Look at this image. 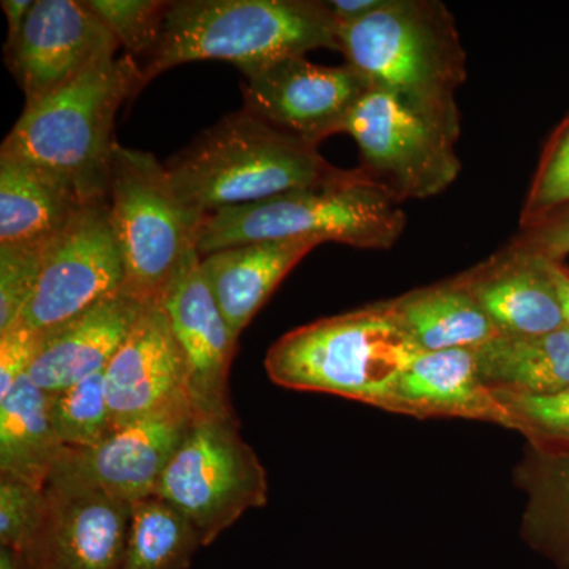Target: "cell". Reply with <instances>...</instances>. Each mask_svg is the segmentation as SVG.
I'll return each mask as SVG.
<instances>
[{
    "mask_svg": "<svg viewBox=\"0 0 569 569\" xmlns=\"http://www.w3.org/2000/svg\"><path fill=\"white\" fill-rule=\"evenodd\" d=\"M142 309L144 305L121 293L40 332V350L29 369V380L41 391L54 395L104 372Z\"/></svg>",
    "mask_w": 569,
    "mask_h": 569,
    "instance_id": "cell-18",
    "label": "cell"
},
{
    "mask_svg": "<svg viewBox=\"0 0 569 569\" xmlns=\"http://www.w3.org/2000/svg\"><path fill=\"white\" fill-rule=\"evenodd\" d=\"M553 280H556L561 306H563L565 318H567V325L569 326V276L567 271L561 268L559 260L553 263Z\"/></svg>",
    "mask_w": 569,
    "mask_h": 569,
    "instance_id": "cell-38",
    "label": "cell"
},
{
    "mask_svg": "<svg viewBox=\"0 0 569 569\" xmlns=\"http://www.w3.org/2000/svg\"><path fill=\"white\" fill-rule=\"evenodd\" d=\"M40 343L41 335L21 323L0 332V399L28 376L33 359L39 355Z\"/></svg>",
    "mask_w": 569,
    "mask_h": 569,
    "instance_id": "cell-33",
    "label": "cell"
},
{
    "mask_svg": "<svg viewBox=\"0 0 569 569\" xmlns=\"http://www.w3.org/2000/svg\"><path fill=\"white\" fill-rule=\"evenodd\" d=\"M246 80V110L317 146L342 133L348 116L370 89L348 63L318 66L306 56L283 59Z\"/></svg>",
    "mask_w": 569,
    "mask_h": 569,
    "instance_id": "cell-13",
    "label": "cell"
},
{
    "mask_svg": "<svg viewBox=\"0 0 569 569\" xmlns=\"http://www.w3.org/2000/svg\"><path fill=\"white\" fill-rule=\"evenodd\" d=\"M66 449L52 429L50 395L22 377L0 399V475L43 488Z\"/></svg>",
    "mask_w": 569,
    "mask_h": 569,
    "instance_id": "cell-25",
    "label": "cell"
},
{
    "mask_svg": "<svg viewBox=\"0 0 569 569\" xmlns=\"http://www.w3.org/2000/svg\"><path fill=\"white\" fill-rule=\"evenodd\" d=\"M126 268L107 200L82 206L44 252L39 283L17 323L44 332L122 293Z\"/></svg>",
    "mask_w": 569,
    "mask_h": 569,
    "instance_id": "cell-11",
    "label": "cell"
},
{
    "mask_svg": "<svg viewBox=\"0 0 569 569\" xmlns=\"http://www.w3.org/2000/svg\"><path fill=\"white\" fill-rule=\"evenodd\" d=\"M36 0H3V13H6L7 24H9V36H7V43H11L18 36H20L22 26L28 20Z\"/></svg>",
    "mask_w": 569,
    "mask_h": 569,
    "instance_id": "cell-36",
    "label": "cell"
},
{
    "mask_svg": "<svg viewBox=\"0 0 569 569\" xmlns=\"http://www.w3.org/2000/svg\"><path fill=\"white\" fill-rule=\"evenodd\" d=\"M383 410L419 419H468L511 429L507 411L478 376L475 348L419 353L397 380Z\"/></svg>",
    "mask_w": 569,
    "mask_h": 569,
    "instance_id": "cell-19",
    "label": "cell"
},
{
    "mask_svg": "<svg viewBox=\"0 0 569 569\" xmlns=\"http://www.w3.org/2000/svg\"><path fill=\"white\" fill-rule=\"evenodd\" d=\"M556 261L512 239L458 279L501 335H548L568 326L553 280Z\"/></svg>",
    "mask_w": 569,
    "mask_h": 569,
    "instance_id": "cell-16",
    "label": "cell"
},
{
    "mask_svg": "<svg viewBox=\"0 0 569 569\" xmlns=\"http://www.w3.org/2000/svg\"><path fill=\"white\" fill-rule=\"evenodd\" d=\"M387 302L419 353L477 348L505 336L458 276Z\"/></svg>",
    "mask_w": 569,
    "mask_h": 569,
    "instance_id": "cell-22",
    "label": "cell"
},
{
    "mask_svg": "<svg viewBox=\"0 0 569 569\" xmlns=\"http://www.w3.org/2000/svg\"><path fill=\"white\" fill-rule=\"evenodd\" d=\"M383 2L385 0H331L326 2V7L331 11L337 24L346 26L369 17L380 9Z\"/></svg>",
    "mask_w": 569,
    "mask_h": 569,
    "instance_id": "cell-35",
    "label": "cell"
},
{
    "mask_svg": "<svg viewBox=\"0 0 569 569\" xmlns=\"http://www.w3.org/2000/svg\"><path fill=\"white\" fill-rule=\"evenodd\" d=\"M406 224L399 201L358 168L321 186L208 213L197 250L206 257L228 247L283 239L388 250Z\"/></svg>",
    "mask_w": 569,
    "mask_h": 569,
    "instance_id": "cell-6",
    "label": "cell"
},
{
    "mask_svg": "<svg viewBox=\"0 0 569 569\" xmlns=\"http://www.w3.org/2000/svg\"><path fill=\"white\" fill-rule=\"evenodd\" d=\"M337 43L370 88L460 134L456 92L467 80V54L443 2L385 0L369 17L339 26Z\"/></svg>",
    "mask_w": 569,
    "mask_h": 569,
    "instance_id": "cell-1",
    "label": "cell"
},
{
    "mask_svg": "<svg viewBox=\"0 0 569 569\" xmlns=\"http://www.w3.org/2000/svg\"><path fill=\"white\" fill-rule=\"evenodd\" d=\"M44 490L10 475H0V546L26 553L39 533Z\"/></svg>",
    "mask_w": 569,
    "mask_h": 569,
    "instance_id": "cell-31",
    "label": "cell"
},
{
    "mask_svg": "<svg viewBox=\"0 0 569 569\" xmlns=\"http://www.w3.org/2000/svg\"><path fill=\"white\" fill-rule=\"evenodd\" d=\"M119 48L86 0H36L20 36L6 44V63L32 103L112 61Z\"/></svg>",
    "mask_w": 569,
    "mask_h": 569,
    "instance_id": "cell-12",
    "label": "cell"
},
{
    "mask_svg": "<svg viewBox=\"0 0 569 569\" xmlns=\"http://www.w3.org/2000/svg\"><path fill=\"white\" fill-rule=\"evenodd\" d=\"M475 355L490 391L549 396L569 388V326L541 336H498Z\"/></svg>",
    "mask_w": 569,
    "mask_h": 569,
    "instance_id": "cell-24",
    "label": "cell"
},
{
    "mask_svg": "<svg viewBox=\"0 0 569 569\" xmlns=\"http://www.w3.org/2000/svg\"><path fill=\"white\" fill-rule=\"evenodd\" d=\"M194 417L192 402L181 400L129 425L114 427L93 448L71 449V452L100 488L133 503L156 496L163 471Z\"/></svg>",
    "mask_w": 569,
    "mask_h": 569,
    "instance_id": "cell-17",
    "label": "cell"
},
{
    "mask_svg": "<svg viewBox=\"0 0 569 569\" xmlns=\"http://www.w3.org/2000/svg\"><path fill=\"white\" fill-rule=\"evenodd\" d=\"M176 192L194 211L260 203L343 178L312 142L242 108L201 133L167 164Z\"/></svg>",
    "mask_w": 569,
    "mask_h": 569,
    "instance_id": "cell-4",
    "label": "cell"
},
{
    "mask_svg": "<svg viewBox=\"0 0 569 569\" xmlns=\"http://www.w3.org/2000/svg\"><path fill=\"white\" fill-rule=\"evenodd\" d=\"M0 569H37L22 552L0 546Z\"/></svg>",
    "mask_w": 569,
    "mask_h": 569,
    "instance_id": "cell-37",
    "label": "cell"
},
{
    "mask_svg": "<svg viewBox=\"0 0 569 569\" xmlns=\"http://www.w3.org/2000/svg\"><path fill=\"white\" fill-rule=\"evenodd\" d=\"M104 388L112 429L190 400L186 358L160 302L142 309L104 370Z\"/></svg>",
    "mask_w": 569,
    "mask_h": 569,
    "instance_id": "cell-15",
    "label": "cell"
},
{
    "mask_svg": "<svg viewBox=\"0 0 569 569\" xmlns=\"http://www.w3.org/2000/svg\"><path fill=\"white\" fill-rule=\"evenodd\" d=\"M320 242L312 239L250 242L201 257L209 290L236 339L280 282Z\"/></svg>",
    "mask_w": 569,
    "mask_h": 569,
    "instance_id": "cell-20",
    "label": "cell"
},
{
    "mask_svg": "<svg viewBox=\"0 0 569 569\" xmlns=\"http://www.w3.org/2000/svg\"><path fill=\"white\" fill-rule=\"evenodd\" d=\"M108 204L126 268L122 293L144 306L159 302L183 257L197 249L206 213L182 201L167 167L152 153L118 142Z\"/></svg>",
    "mask_w": 569,
    "mask_h": 569,
    "instance_id": "cell-7",
    "label": "cell"
},
{
    "mask_svg": "<svg viewBox=\"0 0 569 569\" xmlns=\"http://www.w3.org/2000/svg\"><path fill=\"white\" fill-rule=\"evenodd\" d=\"M110 29L127 56H151L159 43L171 2L162 0H86Z\"/></svg>",
    "mask_w": 569,
    "mask_h": 569,
    "instance_id": "cell-29",
    "label": "cell"
},
{
    "mask_svg": "<svg viewBox=\"0 0 569 569\" xmlns=\"http://www.w3.org/2000/svg\"><path fill=\"white\" fill-rule=\"evenodd\" d=\"M142 88V70L133 58L104 62L66 88L26 103L0 156L58 179L82 203L107 200L116 114Z\"/></svg>",
    "mask_w": 569,
    "mask_h": 569,
    "instance_id": "cell-3",
    "label": "cell"
},
{
    "mask_svg": "<svg viewBox=\"0 0 569 569\" xmlns=\"http://www.w3.org/2000/svg\"><path fill=\"white\" fill-rule=\"evenodd\" d=\"M515 485L526 497L523 541L557 569H569V456L527 443Z\"/></svg>",
    "mask_w": 569,
    "mask_h": 569,
    "instance_id": "cell-23",
    "label": "cell"
},
{
    "mask_svg": "<svg viewBox=\"0 0 569 569\" xmlns=\"http://www.w3.org/2000/svg\"><path fill=\"white\" fill-rule=\"evenodd\" d=\"M508 413L512 430L527 443L569 456V388L549 396H522L492 391Z\"/></svg>",
    "mask_w": 569,
    "mask_h": 569,
    "instance_id": "cell-28",
    "label": "cell"
},
{
    "mask_svg": "<svg viewBox=\"0 0 569 569\" xmlns=\"http://www.w3.org/2000/svg\"><path fill=\"white\" fill-rule=\"evenodd\" d=\"M84 204L58 179L0 156V247L50 246Z\"/></svg>",
    "mask_w": 569,
    "mask_h": 569,
    "instance_id": "cell-21",
    "label": "cell"
},
{
    "mask_svg": "<svg viewBox=\"0 0 569 569\" xmlns=\"http://www.w3.org/2000/svg\"><path fill=\"white\" fill-rule=\"evenodd\" d=\"M156 496L182 512L203 546L268 501V475L236 417H194Z\"/></svg>",
    "mask_w": 569,
    "mask_h": 569,
    "instance_id": "cell-8",
    "label": "cell"
},
{
    "mask_svg": "<svg viewBox=\"0 0 569 569\" xmlns=\"http://www.w3.org/2000/svg\"><path fill=\"white\" fill-rule=\"evenodd\" d=\"M44 515L24 553L37 569H119L132 503L108 493L86 475L71 449L43 486Z\"/></svg>",
    "mask_w": 569,
    "mask_h": 569,
    "instance_id": "cell-10",
    "label": "cell"
},
{
    "mask_svg": "<svg viewBox=\"0 0 569 569\" xmlns=\"http://www.w3.org/2000/svg\"><path fill=\"white\" fill-rule=\"evenodd\" d=\"M50 418L66 448L89 449L104 440L112 430L104 372L50 395Z\"/></svg>",
    "mask_w": 569,
    "mask_h": 569,
    "instance_id": "cell-27",
    "label": "cell"
},
{
    "mask_svg": "<svg viewBox=\"0 0 569 569\" xmlns=\"http://www.w3.org/2000/svg\"><path fill=\"white\" fill-rule=\"evenodd\" d=\"M342 133L358 144L359 170L399 203L445 192L462 168L456 152L460 134L380 89L370 88L359 100Z\"/></svg>",
    "mask_w": 569,
    "mask_h": 569,
    "instance_id": "cell-9",
    "label": "cell"
},
{
    "mask_svg": "<svg viewBox=\"0 0 569 569\" xmlns=\"http://www.w3.org/2000/svg\"><path fill=\"white\" fill-rule=\"evenodd\" d=\"M48 246L0 247V332L20 320L39 283Z\"/></svg>",
    "mask_w": 569,
    "mask_h": 569,
    "instance_id": "cell-32",
    "label": "cell"
},
{
    "mask_svg": "<svg viewBox=\"0 0 569 569\" xmlns=\"http://www.w3.org/2000/svg\"><path fill=\"white\" fill-rule=\"evenodd\" d=\"M419 350L387 301L299 326L269 348L271 381L381 408Z\"/></svg>",
    "mask_w": 569,
    "mask_h": 569,
    "instance_id": "cell-5",
    "label": "cell"
},
{
    "mask_svg": "<svg viewBox=\"0 0 569 569\" xmlns=\"http://www.w3.org/2000/svg\"><path fill=\"white\" fill-rule=\"evenodd\" d=\"M569 206V121L550 141L523 204L520 227H535Z\"/></svg>",
    "mask_w": 569,
    "mask_h": 569,
    "instance_id": "cell-30",
    "label": "cell"
},
{
    "mask_svg": "<svg viewBox=\"0 0 569 569\" xmlns=\"http://www.w3.org/2000/svg\"><path fill=\"white\" fill-rule=\"evenodd\" d=\"M339 24L316 0H179L171 2L144 86L182 63L223 61L252 77L283 59L337 50Z\"/></svg>",
    "mask_w": 569,
    "mask_h": 569,
    "instance_id": "cell-2",
    "label": "cell"
},
{
    "mask_svg": "<svg viewBox=\"0 0 569 569\" xmlns=\"http://www.w3.org/2000/svg\"><path fill=\"white\" fill-rule=\"evenodd\" d=\"M204 548L192 522L159 496L132 503L129 537L119 569H187Z\"/></svg>",
    "mask_w": 569,
    "mask_h": 569,
    "instance_id": "cell-26",
    "label": "cell"
},
{
    "mask_svg": "<svg viewBox=\"0 0 569 569\" xmlns=\"http://www.w3.org/2000/svg\"><path fill=\"white\" fill-rule=\"evenodd\" d=\"M515 239L531 250L560 261L569 254V213H560L535 227L526 228Z\"/></svg>",
    "mask_w": 569,
    "mask_h": 569,
    "instance_id": "cell-34",
    "label": "cell"
},
{
    "mask_svg": "<svg viewBox=\"0 0 569 569\" xmlns=\"http://www.w3.org/2000/svg\"><path fill=\"white\" fill-rule=\"evenodd\" d=\"M189 369V395L197 417H236L228 389L238 339L228 328L189 250L160 298Z\"/></svg>",
    "mask_w": 569,
    "mask_h": 569,
    "instance_id": "cell-14",
    "label": "cell"
}]
</instances>
